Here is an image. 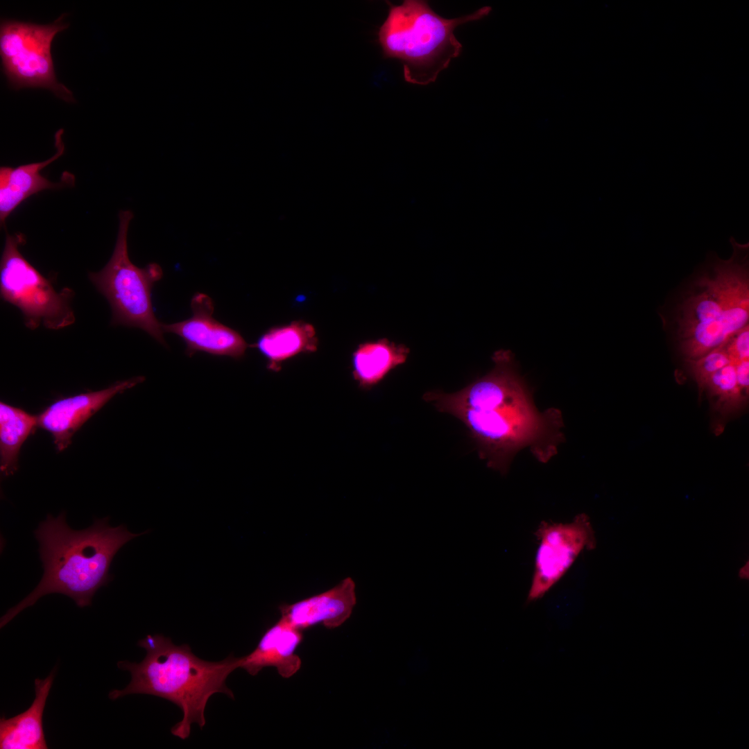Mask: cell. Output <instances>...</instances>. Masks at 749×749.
<instances>
[{
	"label": "cell",
	"mask_w": 749,
	"mask_h": 749,
	"mask_svg": "<svg viewBox=\"0 0 749 749\" xmlns=\"http://www.w3.org/2000/svg\"><path fill=\"white\" fill-rule=\"evenodd\" d=\"M34 534L43 576L32 592L1 618V628L49 594H64L80 608L90 605L96 591L112 580L110 567L117 551L141 535L129 532L123 525L110 526L109 517L95 518L89 527L74 530L66 522L65 512L56 517L49 514Z\"/></svg>",
	"instance_id": "cell-2"
},
{
	"label": "cell",
	"mask_w": 749,
	"mask_h": 749,
	"mask_svg": "<svg viewBox=\"0 0 749 749\" xmlns=\"http://www.w3.org/2000/svg\"><path fill=\"white\" fill-rule=\"evenodd\" d=\"M144 380L138 376L100 390L57 399L37 415V427L50 432L56 449L62 451L71 444L73 435L108 401Z\"/></svg>",
	"instance_id": "cell-11"
},
{
	"label": "cell",
	"mask_w": 749,
	"mask_h": 749,
	"mask_svg": "<svg viewBox=\"0 0 749 749\" xmlns=\"http://www.w3.org/2000/svg\"><path fill=\"white\" fill-rule=\"evenodd\" d=\"M191 307L192 316L189 318L171 324L162 323L164 332L175 334L184 341L188 356L198 352L236 359L244 356L247 343L237 331L213 317L214 304L209 296L196 293L191 298Z\"/></svg>",
	"instance_id": "cell-10"
},
{
	"label": "cell",
	"mask_w": 749,
	"mask_h": 749,
	"mask_svg": "<svg viewBox=\"0 0 749 749\" xmlns=\"http://www.w3.org/2000/svg\"><path fill=\"white\" fill-rule=\"evenodd\" d=\"M739 576L741 579H748L749 578V563L747 561L739 571Z\"/></svg>",
	"instance_id": "cell-23"
},
{
	"label": "cell",
	"mask_w": 749,
	"mask_h": 749,
	"mask_svg": "<svg viewBox=\"0 0 749 749\" xmlns=\"http://www.w3.org/2000/svg\"><path fill=\"white\" fill-rule=\"evenodd\" d=\"M409 349L386 338L359 345L352 354V376L362 389L381 382L394 368L404 363Z\"/></svg>",
	"instance_id": "cell-17"
},
{
	"label": "cell",
	"mask_w": 749,
	"mask_h": 749,
	"mask_svg": "<svg viewBox=\"0 0 749 749\" xmlns=\"http://www.w3.org/2000/svg\"><path fill=\"white\" fill-rule=\"evenodd\" d=\"M315 328L302 320L270 328L255 344L267 360V368L277 372L285 361L303 352H314L318 348Z\"/></svg>",
	"instance_id": "cell-16"
},
{
	"label": "cell",
	"mask_w": 749,
	"mask_h": 749,
	"mask_svg": "<svg viewBox=\"0 0 749 749\" xmlns=\"http://www.w3.org/2000/svg\"><path fill=\"white\" fill-rule=\"evenodd\" d=\"M117 239L111 258L89 278L109 302L113 325L139 328L160 343L166 345L162 323L156 318L151 300L154 284L162 279L163 270L156 263L139 268L130 260L128 231L133 214L121 210L119 214Z\"/></svg>",
	"instance_id": "cell-6"
},
{
	"label": "cell",
	"mask_w": 749,
	"mask_h": 749,
	"mask_svg": "<svg viewBox=\"0 0 749 749\" xmlns=\"http://www.w3.org/2000/svg\"><path fill=\"white\" fill-rule=\"evenodd\" d=\"M37 428V415L1 402L0 470L3 476L17 471L21 447Z\"/></svg>",
	"instance_id": "cell-18"
},
{
	"label": "cell",
	"mask_w": 749,
	"mask_h": 749,
	"mask_svg": "<svg viewBox=\"0 0 749 749\" xmlns=\"http://www.w3.org/2000/svg\"><path fill=\"white\" fill-rule=\"evenodd\" d=\"M538 542L528 603L546 594L585 551L596 545L594 530L585 513L568 522H541L535 533Z\"/></svg>",
	"instance_id": "cell-9"
},
{
	"label": "cell",
	"mask_w": 749,
	"mask_h": 749,
	"mask_svg": "<svg viewBox=\"0 0 749 749\" xmlns=\"http://www.w3.org/2000/svg\"><path fill=\"white\" fill-rule=\"evenodd\" d=\"M388 12L377 37L384 58L397 59L407 83L427 85L436 80L452 59L462 51L454 35L461 24L490 14V6L457 18L447 19L422 0H405L399 6L386 1Z\"/></svg>",
	"instance_id": "cell-5"
},
{
	"label": "cell",
	"mask_w": 749,
	"mask_h": 749,
	"mask_svg": "<svg viewBox=\"0 0 749 749\" xmlns=\"http://www.w3.org/2000/svg\"><path fill=\"white\" fill-rule=\"evenodd\" d=\"M492 360L486 375L462 390L429 391L424 399L463 422L494 470L505 473L513 456L527 447L540 461L549 460L561 440L558 411L535 408L510 351H497Z\"/></svg>",
	"instance_id": "cell-1"
},
{
	"label": "cell",
	"mask_w": 749,
	"mask_h": 749,
	"mask_svg": "<svg viewBox=\"0 0 749 749\" xmlns=\"http://www.w3.org/2000/svg\"><path fill=\"white\" fill-rule=\"evenodd\" d=\"M146 651L139 663L121 661L119 669L131 674L123 689L109 693L112 700L133 694H148L166 699L182 712V718L171 729L175 737L186 739L191 726L205 725V709L209 698L223 693L234 699L225 683L228 675L239 669V657L231 653L218 662L203 660L193 654L187 644L175 645L162 635H148L138 642Z\"/></svg>",
	"instance_id": "cell-4"
},
{
	"label": "cell",
	"mask_w": 749,
	"mask_h": 749,
	"mask_svg": "<svg viewBox=\"0 0 749 749\" xmlns=\"http://www.w3.org/2000/svg\"><path fill=\"white\" fill-rule=\"evenodd\" d=\"M66 16L63 13L48 24L1 19L0 56L12 89L44 88L67 103L76 102L72 92L58 80L51 54L53 39L69 27Z\"/></svg>",
	"instance_id": "cell-8"
},
{
	"label": "cell",
	"mask_w": 749,
	"mask_h": 749,
	"mask_svg": "<svg viewBox=\"0 0 749 749\" xmlns=\"http://www.w3.org/2000/svg\"><path fill=\"white\" fill-rule=\"evenodd\" d=\"M728 259L708 255L675 313V340L685 359L700 358L748 325V243L730 239Z\"/></svg>",
	"instance_id": "cell-3"
},
{
	"label": "cell",
	"mask_w": 749,
	"mask_h": 749,
	"mask_svg": "<svg viewBox=\"0 0 749 749\" xmlns=\"http://www.w3.org/2000/svg\"><path fill=\"white\" fill-rule=\"evenodd\" d=\"M725 346L731 361L749 359V325L730 338Z\"/></svg>",
	"instance_id": "cell-21"
},
{
	"label": "cell",
	"mask_w": 749,
	"mask_h": 749,
	"mask_svg": "<svg viewBox=\"0 0 749 749\" xmlns=\"http://www.w3.org/2000/svg\"><path fill=\"white\" fill-rule=\"evenodd\" d=\"M730 362L725 343L700 358L685 359L687 371L697 386L700 399L709 379Z\"/></svg>",
	"instance_id": "cell-20"
},
{
	"label": "cell",
	"mask_w": 749,
	"mask_h": 749,
	"mask_svg": "<svg viewBox=\"0 0 749 749\" xmlns=\"http://www.w3.org/2000/svg\"><path fill=\"white\" fill-rule=\"evenodd\" d=\"M733 363H734L737 383L743 393L748 396L749 359L738 361Z\"/></svg>",
	"instance_id": "cell-22"
},
{
	"label": "cell",
	"mask_w": 749,
	"mask_h": 749,
	"mask_svg": "<svg viewBox=\"0 0 749 749\" xmlns=\"http://www.w3.org/2000/svg\"><path fill=\"white\" fill-rule=\"evenodd\" d=\"M302 639V631L280 617L264 632L252 652L239 657V668L256 675L264 668L272 666L280 676L289 678L301 667L302 661L295 651Z\"/></svg>",
	"instance_id": "cell-13"
},
{
	"label": "cell",
	"mask_w": 749,
	"mask_h": 749,
	"mask_svg": "<svg viewBox=\"0 0 749 749\" xmlns=\"http://www.w3.org/2000/svg\"><path fill=\"white\" fill-rule=\"evenodd\" d=\"M704 393L707 395L713 412L722 419L741 410L748 397L743 393L737 383L732 361L709 379Z\"/></svg>",
	"instance_id": "cell-19"
},
{
	"label": "cell",
	"mask_w": 749,
	"mask_h": 749,
	"mask_svg": "<svg viewBox=\"0 0 749 749\" xmlns=\"http://www.w3.org/2000/svg\"><path fill=\"white\" fill-rule=\"evenodd\" d=\"M24 241L21 234L6 236L0 264L1 298L21 311L25 325L31 329L40 325L50 329L72 325L75 321L71 307L74 291L67 287L55 291L52 282L20 252L19 246Z\"/></svg>",
	"instance_id": "cell-7"
},
{
	"label": "cell",
	"mask_w": 749,
	"mask_h": 749,
	"mask_svg": "<svg viewBox=\"0 0 749 749\" xmlns=\"http://www.w3.org/2000/svg\"><path fill=\"white\" fill-rule=\"evenodd\" d=\"M62 128L54 135L56 153L48 160L20 165L17 167L1 166L0 168V221L3 224L8 216L26 199L45 189H58L65 186V182H52L44 177L40 171L51 162L61 157L65 150L62 141Z\"/></svg>",
	"instance_id": "cell-14"
},
{
	"label": "cell",
	"mask_w": 749,
	"mask_h": 749,
	"mask_svg": "<svg viewBox=\"0 0 749 749\" xmlns=\"http://www.w3.org/2000/svg\"><path fill=\"white\" fill-rule=\"evenodd\" d=\"M356 604V583L347 577L323 592L291 604H282L279 610L280 617L300 631L318 624L334 629L350 617Z\"/></svg>",
	"instance_id": "cell-12"
},
{
	"label": "cell",
	"mask_w": 749,
	"mask_h": 749,
	"mask_svg": "<svg viewBox=\"0 0 749 749\" xmlns=\"http://www.w3.org/2000/svg\"><path fill=\"white\" fill-rule=\"evenodd\" d=\"M54 676L55 669L44 679L35 680V697L26 711L10 718L1 717V749L49 748L42 717Z\"/></svg>",
	"instance_id": "cell-15"
}]
</instances>
